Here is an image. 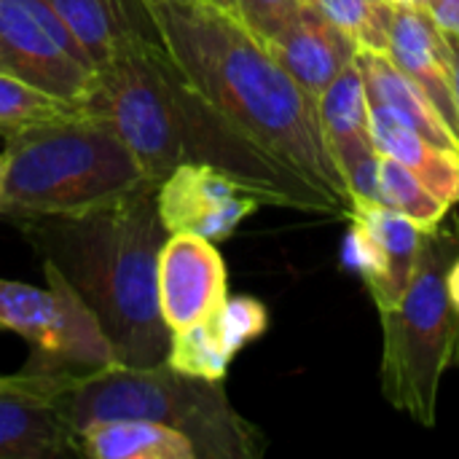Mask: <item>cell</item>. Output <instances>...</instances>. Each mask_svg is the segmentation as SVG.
<instances>
[{
    "label": "cell",
    "instance_id": "cell-1",
    "mask_svg": "<svg viewBox=\"0 0 459 459\" xmlns=\"http://www.w3.org/2000/svg\"><path fill=\"white\" fill-rule=\"evenodd\" d=\"M83 110L116 132L153 183L180 164H207L261 204L336 215L325 196L255 145L180 73L156 32L97 67Z\"/></svg>",
    "mask_w": 459,
    "mask_h": 459
},
{
    "label": "cell",
    "instance_id": "cell-2",
    "mask_svg": "<svg viewBox=\"0 0 459 459\" xmlns=\"http://www.w3.org/2000/svg\"><path fill=\"white\" fill-rule=\"evenodd\" d=\"M180 73L255 145L325 196L339 218L352 196L331 159L315 100L234 13L202 0H140Z\"/></svg>",
    "mask_w": 459,
    "mask_h": 459
},
{
    "label": "cell",
    "instance_id": "cell-3",
    "mask_svg": "<svg viewBox=\"0 0 459 459\" xmlns=\"http://www.w3.org/2000/svg\"><path fill=\"white\" fill-rule=\"evenodd\" d=\"M156 186L143 180L124 196L75 212L13 218L43 264L59 269L91 307L129 368L164 363L169 347L156 293L159 250L169 231L156 212Z\"/></svg>",
    "mask_w": 459,
    "mask_h": 459
},
{
    "label": "cell",
    "instance_id": "cell-4",
    "mask_svg": "<svg viewBox=\"0 0 459 459\" xmlns=\"http://www.w3.org/2000/svg\"><path fill=\"white\" fill-rule=\"evenodd\" d=\"M48 371L54 374V406L73 433L105 420H148L180 430L199 459H255L266 449L264 433L231 406L223 382L194 379L167 363Z\"/></svg>",
    "mask_w": 459,
    "mask_h": 459
},
{
    "label": "cell",
    "instance_id": "cell-5",
    "mask_svg": "<svg viewBox=\"0 0 459 459\" xmlns=\"http://www.w3.org/2000/svg\"><path fill=\"white\" fill-rule=\"evenodd\" d=\"M145 178L110 126L83 113L5 140L0 153V218L59 215L105 204Z\"/></svg>",
    "mask_w": 459,
    "mask_h": 459
},
{
    "label": "cell",
    "instance_id": "cell-6",
    "mask_svg": "<svg viewBox=\"0 0 459 459\" xmlns=\"http://www.w3.org/2000/svg\"><path fill=\"white\" fill-rule=\"evenodd\" d=\"M457 255L459 221H444L425 234L401 304L379 312L385 331L382 393L393 409L425 428L436 425L444 374L459 366V312L446 290V269Z\"/></svg>",
    "mask_w": 459,
    "mask_h": 459
},
{
    "label": "cell",
    "instance_id": "cell-7",
    "mask_svg": "<svg viewBox=\"0 0 459 459\" xmlns=\"http://www.w3.org/2000/svg\"><path fill=\"white\" fill-rule=\"evenodd\" d=\"M43 277L46 288L0 277V328L32 347L27 363L67 371L121 366L97 315L62 272L43 264Z\"/></svg>",
    "mask_w": 459,
    "mask_h": 459
},
{
    "label": "cell",
    "instance_id": "cell-8",
    "mask_svg": "<svg viewBox=\"0 0 459 459\" xmlns=\"http://www.w3.org/2000/svg\"><path fill=\"white\" fill-rule=\"evenodd\" d=\"M0 73L83 105L97 67L43 0H0Z\"/></svg>",
    "mask_w": 459,
    "mask_h": 459
},
{
    "label": "cell",
    "instance_id": "cell-9",
    "mask_svg": "<svg viewBox=\"0 0 459 459\" xmlns=\"http://www.w3.org/2000/svg\"><path fill=\"white\" fill-rule=\"evenodd\" d=\"M425 234L382 202H355L350 215V258L379 312L395 309L406 296Z\"/></svg>",
    "mask_w": 459,
    "mask_h": 459
},
{
    "label": "cell",
    "instance_id": "cell-10",
    "mask_svg": "<svg viewBox=\"0 0 459 459\" xmlns=\"http://www.w3.org/2000/svg\"><path fill=\"white\" fill-rule=\"evenodd\" d=\"M261 202L226 172L180 164L156 186V212L169 234L186 231L210 242L229 239Z\"/></svg>",
    "mask_w": 459,
    "mask_h": 459
},
{
    "label": "cell",
    "instance_id": "cell-11",
    "mask_svg": "<svg viewBox=\"0 0 459 459\" xmlns=\"http://www.w3.org/2000/svg\"><path fill=\"white\" fill-rule=\"evenodd\" d=\"M156 293L169 333L210 320L229 299L226 261L215 242L186 231L169 234L159 250Z\"/></svg>",
    "mask_w": 459,
    "mask_h": 459
},
{
    "label": "cell",
    "instance_id": "cell-12",
    "mask_svg": "<svg viewBox=\"0 0 459 459\" xmlns=\"http://www.w3.org/2000/svg\"><path fill=\"white\" fill-rule=\"evenodd\" d=\"M78 457L75 433L54 406V374L24 366L0 374V459Z\"/></svg>",
    "mask_w": 459,
    "mask_h": 459
},
{
    "label": "cell",
    "instance_id": "cell-13",
    "mask_svg": "<svg viewBox=\"0 0 459 459\" xmlns=\"http://www.w3.org/2000/svg\"><path fill=\"white\" fill-rule=\"evenodd\" d=\"M317 121L331 159L336 161L352 202L377 199L379 151L371 134L368 97L358 62L344 67L315 100Z\"/></svg>",
    "mask_w": 459,
    "mask_h": 459
},
{
    "label": "cell",
    "instance_id": "cell-14",
    "mask_svg": "<svg viewBox=\"0 0 459 459\" xmlns=\"http://www.w3.org/2000/svg\"><path fill=\"white\" fill-rule=\"evenodd\" d=\"M387 56L433 100L441 118L459 140L452 48L446 35L420 5H398L390 30Z\"/></svg>",
    "mask_w": 459,
    "mask_h": 459
},
{
    "label": "cell",
    "instance_id": "cell-15",
    "mask_svg": "<svg viewBox=\"0 0 459 459\" xmlns=\"http://www.w3.org/2000/svg\"><path fill=\"white\" fill-rule=\"evenodd\" d=\"M266 48L312 100H317L323 89L355 62L358 54V46L325 16H320L309 0L288 27L266 40Z\"/></svg>",
    "mask_w": 459,
    "mask_h": 459
},
{
    "label": "cell",
    "instance_id": "cell-16",
    "mask_svg": "<svg viewBox=\"0 0 459 459\" xmlns=\"http://www.w3.org/2000/svg\"><path fill=\"white\" fill-rule=\"evenodd\" d=\"M81 43L94 67L124 54L153 27L140 0H43Z\"/></svg>",
    "mask_w": 459,
    "mask_h": 459
},
{
    "label": "cell",
    "instance_id": "cell-17",
    "mask_svg": "<svg viewBox=\"0 0 459 459\" xmlns=\"http://www.w3.org/2000/svg\"><path fill=\"white\" fill-rule=\"evenodd\" d=\"M355 62L360 67L366 97H368L371 108L390 113L393 118H398L417 134L459 153V140L446 126V121L441 118L433 100L387 54L358 51Z\"/></svg>",
    "mask_w": 459,
    "mask_h": 459
},
{
    "label": "cell",
    "instance_id": "cell-18",
    "mask_svg": "<svg viewBox=\"0 0 459 459\" xmlns=\"http://www.w3.org/2000/svg\"><path fill=\"white\" fill-rule=\"evenodd\" d=\"M371 134L377 143V151L385 156H393L401 161L409 172H414L438 199H444L449 207L459 204V153L452 148H444L390 113L371 108Z\"/></svg>",
    "mask_w": 459,
    "mask_h": 459
},
{
    "label": "cell",
    "instance_id": "cell-19",
    "mask_svg": "<svg viewBox=\"0 0 459 459\" xmlns=\"http://www.w3.org/2000/svg\"><path fill=\"white\" fill-rule=\"evenodd\" d=\"M78 457L91 459H199L180 433L148 420H105L75 433Z\"/></svg>",
    "mask_w": 459,
    "mask_h": 459
},
{
    "label": "cell",
    "instance_id": "cell-20",
    "mask_svg": "<svg viewBox=\"0 0 459 459\" xmlns=\"http://www.w3.org/2000/svg\"><path fill=\"white\" fill-rule=\"evenodd\" d=\"M377 199L385 207L406 215L422 231H433L449 218V204L438 199L401 161L385 153H379V161H377Z\"/></svg>",
    "mask_w": 459,
    "mask_h": 459
},
{
    "label": "cell",
    "instance_id": "cell-21",
    "mask_svg": "<svg viewBox=\"0 0 459 459\" xmlns=\"http://www.w3.org/2000/svg\"><path fill=\"white\" fill-rule=\"evenodd\" d=\"M83 105L46 94L13 75L0 73V137H13L40 124L83 116Z\"/></svg>",
    "mask_w": 459,
    "mask_h": 459
},
{
    "label": "cell",
    "instance_id": "cell-22",
    "mask_svg": "<svg viewBox=\"0 0 459 459\" xmlns=\"http://www.w3.org/2000/svg\"><path fill=\"white\" fill-rule=\"evenodd\" d=\"M339 32H344L358 51L387 54L390 30L398 11L395 0H309Z\"/></svg>",
    "mask_w": 459,
    "mask_h": 459
},
{
    "label": "cell",
    "instance_id": "cell-23",
    "mask_svg": "<svg viewBox=\"0 0 459 459\" xmlns=\"http://www.w3.org/2000/svg\"><path fill=\"white\" fill-rule=\"evenodd\" d=\"M231 360L234 358L223 350L210 320L169 333V347H167L164 363L169 368H175L178 374H186L194 379L223 382Z\"/></svg>",
    "mask_w": 459,
    "mask_h": 459
},
{
    "label": "cell",
    "instance_id": "cell-24",
    "mask_svg": "<svg viewBox=\"0 0 459 459\" xmlns=\"http://www.w3.org/2000/svg\"><path fill=\"white\" fill-rule=\"evenodd\" d=\"M223 350L237 358L250 342L261 339L269 328V312L258 299L229 296L223 307L210 317Z\"/></svg>",
    "mask_w": 459,
    "mask_h": 459
},
{
    "label": "cell",
    "instance_id": "cell-25",
    "mask_svg": "<svg viewBox=\"0 0 459 459\" xmlns=\"http://www.w3.org/2000/svg\"><path fill=\"white\" fill-rule=\"evenodd\" d=\"M307 0H234L237 19L261 40H272L282 27H288L301 11Z\"/></svg>",
    "mask_w": 459,
    "mask_h": 459
},
{
    "label": "cell",
    "instance_id": "cell-26",
    "mask_svg": "<svg viewBox=\"0 0 459 459\" xmlns=\"http://www.w3.org/2000/svg\"><path fill=\"white\" fill-rule=\"evenodd\" d=\"M417 5L433 19V24L444 35L459 38V0H420Z\"/></svg>",
    "mask_w": 459,
    "mask_h": 459
},
{
    "label": "cell",
    "instance_id": "cell-27",
    "mask_svg": "<svg viewBox=\"0 0 459 459\" xmlns=\"http://www.w3.org/2000/svg\"><path fill=\"white\" fill-rule=\"evenodd\" d=\"M446 290H449V301L455 304V309L459 312V255L446 269Z\"/></svg>",
    "mask_w": 459,
    "mask_h": 459
},
{
    "label": "cell",
    "instance_id": "cell-28",
    "mask_svg": "<svg viewBox=\"0 0 459 459\" xmlns=\"http://www.w3.org/2000/svg\"><path fill=\"white\" fill-rule=\"evenodd\" d=\"M449 48H452V73H455V100H457V116H459V38H449Z\"/></svg>",
    "mask_w": 459,
    "mask_h": 459
},
{
    "label": "cell",
    "instance_id": "cell-29",
    "mask_svg": "<svg viewBox=\"0 0 459 459\" xmlns=\"http://www.w3.org/2000/svg\"><path fill=\"white\" fill-rule=\"evenodd\" d=\"M202 3H210V5H215V8H221V11H229V13H234V16H237L234 0H202Z\"/></svg>",
    "mask_w": 459,
    "mask_h": 459
}]
</instances>
